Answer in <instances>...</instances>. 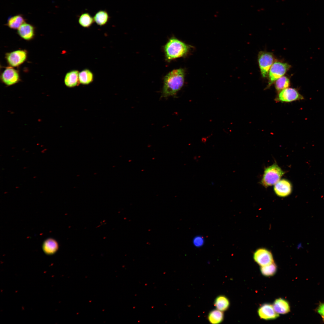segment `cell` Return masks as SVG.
Listing matches in <instances>:
<instances>
[{"mask_svg": "<svg viewBox=\"0 0 324 324\" xmlns=\"http://www.w3.org/2000/svg\"><path fill=\"white\" fill-rule=\"evenodd\" d=\"M185 71L179 68L169 72L164 77L161 96L164 98L176 96L184 83Z\"/></svg>", "mask_w": 324, "mask_h": 324, "instance_id": "cell-1", "label": "cell"}, {"mask_svg": "<svg viewBox=\"0 0 324 324\" xmlns=\"http://www.w3.org/2000/svg\"><path fill=\"white\" fill-rule=\"evenodd\" d=\"M190 47L177 38H171L164 46L166 60L167 62L184 57L189 52Z\"/></svg>", "mask_w": 324, "mask_h": 324, "instance_id": "cell-2", "label": "cell"}, {"mask_svg": "<svg viewBox=\"0 0 324 324\" xmlns=\"http://www.w3.org/2000/svg\"><path fill=\"white\" fill-rule=\"evenodd\" d=\"M285 173L277 164L274 163L265 169L261 184L266 188L274 185Z\"/></svg>", "mask_w": 324, "mask_h": 324, "instance_id": "cell-3", "label": "cell"}, {"mask_svg": "<svg viewBox=\"0 0 324 324\" xmlns=\"http://www.w3.org/2000/svg\"><path fill=\"white\" fill-rule=\"evenodd\" d=\"M291 66L286 63L276 61L274 62L270 68L268 74V86L278 79L283 76L290 69Z\"/></svg>", "mask_w": 324, "mask_h": 324, "instance_id": "cell-4", "label": "cell"}, {"mask_svg": "<svg viewBox=\"0 0 324 324\" xmlns=\"http://www.w3.org/2000/svg\"><path fill=\"white\" fill-rule=\"evenodd\" d=\"M258 62L262 76H268L270 68L274 63V58L273 53L266 51L260 52L258 55Z\"/></svg>", "mask_w": 324, "mask_h": 324, "instance_id": "cell-5", "label": "cell"}, {"mask_svg": "<svg viewBox=\"0 0 324 324\" xmlns=\"http://www.w3.org/2000/svg\"><path fill=\"white\" fill-rule=\"evenodd\" d=\"M27 57V51L24 50H18L7 53L5 58L8 64L12 67H17L26 60Z\"/></svg>", "mask_w": 324, "mask_h": 324, "instance_id": "cell-6", "label": "cell"}, {"mask_svg": "<svg viewBox=\"0 0 324 324\" xmlns=\"http://www.w3.org/2000/svg\"><path fill=\"white\" fill-rule=\"evenodd\" d=\"M253 258L260 266H264L274 262L273 255L269 250L264 248L257 249L254 252Z\"/></svg>", "mask_w": 324, "mask_h": 324, "instance_id": "cell-7", "label": "cell"}, {"mask_svg": "<svg viewBox=\"0 0 324 324\" xmlns=\"http://www.w3.org/2000/svg\"><path fill=\"white\" fill-rule=\"evenodd\" d=\"M304 98L297 89L288 88L280 91L276 100L282 102H290L303 100Z\"/></svg>", "mask_w": 324, "mask_h": 324, "instance_id": "cell-8", "label": "cell"}, {"mask_svg": "<svg viewBox=\"0 0 324 324\" xmlns=\"http://www.w3.org/2000/svg\"><path fill=\"white\" fill-rule=\"evenodd\" d=\"M2 82L7 86L15 84L19 81L20 76L18 71L12 67L6 68L1 75Z\"/></svg>", "mask_w": 324, "mask_h": 324, "instance_id": "cell-9", "label": "cell"}, {"mask_svg": "<svg viewBox=\"0 0 324 324\" xmlns=\"http://www.w3.org/2000/svg\"><path fill=\"white\" fill-rule=\"evenodd\" d=\"M274 190L278 196L280 197H286L292 193V184L288 180L280 179L274 185Z\"/></svg>", "mask_w": 324, "mask_h": 324, "instance_id": "cell-10", "label": "cell"}, {"mask_svg": "<svg viewBox=\"0 0 324 324\" xmlns=\"http://www.w3.org/2000/svg\"><path fill=\"white\" fill-rule=\"evenodd\" d=\"M257 313L260 318L266 320L275 319L279 316V314L275 311L273 305L269 303L261 305L258 309Z\"/></svg>", "mask_w": 324, "mask_h": 324, "instance_id": "cell-11", "label": "cell"}, {"mask_svg": "<svg viewBox=\"0 0 324 324\" xmlns=\"http://www.w3.org/2000/svg\"><path fill=\"white\" fill-rule=\"evenodd\" d=\"M17 33L24 40H31L34 36L35 28L32 25L25 22L17 29Z\"/></svg>", "mask_w": 324, "mask_h": 324, "instance_id": "cell-12", "label": "cell"}, {"mask_svg": "<svg viewBox=\"0 0 324 324\" xmlns=\"http://www.w3.org/2000/svg\"><path fill=\"white\" fill-rule=\"evenodd\" d=\"M79 72L76 70H71L66 73L64 80L65 86L69 88L77 86L80 83Z\"/></svg>", "mask_w": 324, "mask_h": 324, "instance_id": "cell-13", "label": "cell"}, {"mask_svg": "<svg viewBox=\"0 0 324 324\" xmlns=\"http://www.w3.org/2000/svg\"><path fill=\"white\" fill-rule=\"evenodd\" d=\"M275 311L278 314H284L290 311V306L288 302L281 298L276 299L273 304Z\"/></svg>", "mask_w": 324, "mask_h": 324, "instance_id": "cell-14", "label": "cell"}, {"mask_svg": "<svg viewBox=\"0 0 324 324\" xmlns=\"http://www.w3.org/2000/svg\"><path fill=\"white\" fill-rule=\"evenodd\" d=\"M214 304L217 309L223 312L228 310L230 303L229 300L226 296L221 295L216 298Z\"/></svg>", "mask_w": 324, "mask_h": 324, "instance_id": "cell-15", "label": "cell"}, {"mask_svg": "<svg viewBox=\"0 0 324 324\" xmlns=\"http://www.w3.org/2000/svg\"><path fill=\"white\" fill-rule=\"evenodd\" d=\"M207 319L209 322L212 324H218L222 322L224 319V314L223 311L216 309L211 310L207 316Z\"/></svg>", "mask_w": 324, "mask_h": 324, "instance_id": "cell-16", "label": "cell"}, {"mask_svg": "<svg viewBox=\"0 0 324 324\" xmlns=\"http://www.w3.org/2000/svg\"><path fill=\"white\" fill-rule=\"evenodd\" d=\"M25 22V20L22 15L17 14L10 17L8 20L7 25L11 29H18Z\"/></svg>", "mask_w": 324, "mask_h": 324, "instance_id": "cell-17", "label": "cell"}, {"mask_svg": "<svg viewBox=\"0 0 324 324\" xmlns=\"http://www.w3.org/2000/svg\"><path fill=\"white\" fill-rule=\"evenodd\" d=\"M58 248L57 242L55 240L49 238L45 240L43 245L44 251L46 254H52L56 252Z\"/></svg>", "mask_w": 324, "mask_h": 324, "instance_id": "cell-18", "label": "cell"}, {"mask_svg": "<svg viewBox=\"0 0 324 324\" xmlns=\"http://www.w3.org/2000/svg\"><path fill=\"white\" fill-rule=\"evenodd\" d=\"M94 75L92 71L87 69H85L79 73L80 83L83 85H88L93 82Z\"/></svg>", "mask_w": 324, "mask_h": 324, "instance_id": "cell-19", "label": "cell"}, {"mask_svg": "<svg viewBox=\"0 0 324 324\" xmlns=\"http://www.w3.org/2000/svg\"><path fill=\"white\" fill-rule=\"evenodd\" d=\"M94 21L100 26H104L108 22L110 17L108 12L105 10H100L93 17Z\"/></svg>", "mask_w": 324, "mask_h": 324, "instance_id": "cell-20", "label": "cell"}, {"mask_svg": "<svg viewBox=\"0 0 324 324\" xmlns=\"http://www.w3.org/2000/svg\"><path fill=\"white\" fill-rule=\"evenodd\" d=\"M94 21L93 17L88 13H83L80 16L78 22L80 26L84 28H89Z\"/></svg>", "mask_w": 324, "mask_h": 324, "instance_id": "cell-21", "label": "cell"}, {"mask_svg": "<svg viewBox=\"0 0 324 324\" xmlns=\"http://www.w3.org/2000/svg\"><path fill=\"white\" fill-rule=\"evenodd\" d=\"M277 269V266L274 262L267 265L260 266V268L262 274L267 277L273 276L276 273Z\"/></svg>", "mask_w": 324, "mask_h": 324, "instance_id": "cell-22", "label": "cell"}, {"mask_svg": "<svg viewBox=\"0 0 324 324\" xmlns=\"http://www.w3.org/2000/svg\"><path fill=\"white\" fill-rule=\"evenodd\" d=\"M275 82V88L278 91H280L288 88L290 85L289 78L284 76L277 79Z\"/></svg>", "mask_w": 324, "mask_h": 324, "instance_id": "cell-23", "label": "cell"}, {"mask_svg": "<svg viewBox=\"0 0 324 324\" xmlns=\"http://www.w3.org/2000/svg\"><path fill=\"white\" fill-rule=\"evenodd\" d=\"M205 240L203 237L201 236H197L194 237L192 241L194 245L196 248L202 247L204 244Z\"/></svg>", "mask_w": 324, "mask_h": 324, "instance_id": "cell-24", "label": "cell"}, {"mask_svg": "<svg viewBox=\"0 0 324 324\" xmlns=\"http://www.w3.org/2000/svg\"><path fill=\"white\" fill-rule=\"evenodd\" d=\"M317 311L324 319V303L320 304L317 309Z\"/></svg>", "mask_w": 324, "mask_h": 324, "instance_id": "cell-25", "label": "cell"}]
</instances>
